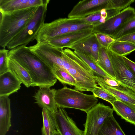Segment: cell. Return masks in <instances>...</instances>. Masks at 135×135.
Instances as JSON below:
<instances>
[{
  "label": "cell",
  "instance_id": "cell-12",
  "mask_svg": "<svg viewBox=\"0 0 135 135\" xmlns=\"http://www.w3.org/2000/svg\"><path fill=\"white\" fill-rule=\"evenodd\" d=\"M58 107L54 113L57 131L61 135H84V131L79 129L75 122L69 117L64 108Z\"/></svg>",
  "mask_w": 135,
  "mask_h": 135
},
{
  "label": "cell",
  "instance_id": "cell-2",
  "mask_svg": "<svg viewBox=\"0 0 135 135\" xmlns=\"http://www.w3.org/2000/svg\"><path fill=\"white\" fill-rule=\"evenodd\" d=\"M62 62L64 69L75 79L74 89L91 91L97 86L94 73L89 67L71 49H63Z\"/></svg>",
  "mask_w": 135,
  "mask_h": 135
},
{
  "label": "cell",
  "instance_id": "cell-21",
  "mask_svg": "<svg viewBox=\"0 0 135 135\" xmlns=\"http://www.w3.org/2000/svg\"><path fill=\"white\" fill-rule=\"evenodd\" d=\"M43 124L41 128L42 135H53L57 131L54 113L42 108Z\"/></svg>",
  "mask_w": 135,
  "mask_h": 135
},
{
  "label": "cell",
  "instance_id": "cell-34",
  "mask_svg": "<svg viewBox=\"0 0 135 135\" xmlns=\"http://www.w3.org/2000/svg\"><path fill=\"white\" fill-rule=\"evenodd\" d=\"M53 135H61L59 132L58 131L56 132Z\"/></svg>",
  "mask_w": 135,
  "mask_h": 135
},
{
  "label": "cell",
  "instance_id": "cell-4",
  "mask_svg": "<svg viewBox=\"0 0 135 135\" xmlns=\"http://www.w3.org/2000/svg\"><path fill=\"white\" fill-rule=\"evenodd\" d=\"M55 99L58 107L79 109L86 113L98 101L93 94H84L66 86L57 90Z\"/></svg>",
  "mask_w": 135,
  "mask_h": 135
},
{
  "label": "cell",
  "instance_id": "cell-6",
  "mask_svg": "<svg viewBox=\"0 0 135 135\" xmlns=\"http://www.w3.org/2000/svg\"><path fill=\"white\" fill-rule=\"evenodd\" d=\"M113 109L100 102L86 113L84 124V135H98V132L105 119L113 114Z\"/></svg>",
  "mask_w": 135,
  "mask_h": 135
},
{
  "label": "cell",
  "instance_id": "cell-7",
  "mask_svg": "<svg viewBox=\"0 0 135 135\" xmlns=\"http://www.w3.org/2000/svg\"><path fill=\"white\" fill-rule=\"evenodd\" d=\"M116 76V80L135 97V77L128 67L122 56L118 55L107 49Z\"/></svg>",
  "mask_w": 135,
  "mask_h": 135
},
{
  "label": "cell",
  "instance_id": "cell-19",
  "mask_svg": "<svg viewBox=\"0 0 135 135\" xmlns=\"http://www.w3.org/2000/svg\"><path fill=\"white\" fill-rule=\"evenodd\" d=\"M9 71L11 72L25 86H31L32 81L28 71L16 61L8 57Z\"/></svg>",
  "mask_w": 135,
  "mask_h": 135
},
{
  "label": "cell",
  "instance_id": "cell-18",
  "mask_svg": "<svg viewBox=\"0 0 135 135\" xmlns=\"http://www.w3.org/2000/svg\"><path fill=\"white\" fill-rule=\"evenodd\" d=\"M94 79L97 84L111 94L118 100L129 105L135 109V97L130 93L117 89L108 85L102 77L94 76Z\"/></svg>",
  "mask_w": 135,
  "mask_h": 135
},
{
  "label": "cell",
  "instance_id": "cell-22",
  "mask_svg": "<svg viewBox=\"0 0 135 135\" xmlns=\"http://www.w3.org/2000/svg\"><path fill=\"white\" fill-rule=\"evenodd\" d=\"M98 135H126L113 114L107 118L99 130Z\"/></svg>",
  "mask_w": 135,
  "mask_h": 135
},
{
  "label": "cell",
  "instance_id": "cell-31",
  "mask_svg": "<svg viewBox=\"0 0 135 135\" xmlns=\"http://www.w3.org/2000/svg\"><path fill=\"white\" fill-rule=\"evenodd\" d=\"M95 34L100 45L106 49H108L110 45L115 41L113 38L105 34L99 33Z\"/></svg>",
  "mask_w": 135,
  "mask_h": 135
},
{
  "label": "cell",
  "instance_id": "cell-23",
  "mask_svg": "<svg viewBox=\"0 0 135 135\" xmlns=\"http://www.w3.org/2000/svg\"><path fill=\"white\" fill-rule=\"evenodd\" d=\"M97 63L107 74L116 80L115 73L106 49L102 46L101 47L99 51L98 61Z\"/></svg>",
  "mask_w": 135,
  "mask_h": 135
},
{
  "label": "cell",
  "instance_id": "cell-28",
  "mask_svg": "<svg viewBox=\"0 0 135 135\" xmlns=\"http://www.w3.org/2000/svg\"><path fill=\"white\" fill-rule=\"evenodd\" d=\"M135 33V16L125 22L114 35L113 38L116 40L122 37Z\"/></svg>",
  "mask_w": 135,
  "mask_h": 135
},
{
  "label": "cell",
  "instance_id": "cell-15",
  "mask_svg": "<svg viewBox=\"0 0 135 135\" xmlns=\"http://www.w3.org/2000/svg\"><path fill=\"white\" fill-rule=\"evenodd\" d=\"M50 0H0V11L8 12L48 4Z\"/></svg>",
  "mask_w": 135,
  "mask_h": 135
},
{
  "label": "cell",
  "instance_id": "cell-26",
  "mask_svg": "<svg viewBox=\"0 0 135 135\" xmlns=\"http://www.w3.org/2000/svg\"><path fill=\"white\" fill-rule=\"evenodd\" d=\"M56 79L64 85L75 86L76 82L74 77L65 69L57 66L52 70Z\"/></svg>",
  "mask_w": 135,
  "mask_h": 135
},
{
  "label": "cell",
  "instance_id": "cell-32",
  "mask_svg": "<svg viewBox=\"0 0 135 135\" xmlns=\"http://www.w3.org/2000/svg\"><path fill=\"white\" fill-rule=\"evenodd\" d=\"M115 40L127 42L135 45V33L124 36Z\"/></svg>",
  "mask_w": 135,
  "mask_h": 135
},
{
  "label": "cell",
  "instance_id": "cell-30",
  "mask_svg": "<svg viewBox=\"0 0 135 135\" xmlns=\"http://www.w3.org/2000/svg\"><path fill=\"white\" fill-rule=\"evenodd\" d=\"M9 51L5 48L0 50V75L9 71L8 63Z\"/></svg>",
  "mask_w": 135,
  "mask_h": 135
},
{
  "label": "cell",
  "instance_id": "cell-33",
  "mask_svg": "<svg viewBox=\"0 0 135 135\" xmlns=\"http://www.w3.org/2000/svg\"><path fill=\"white\" fill-rule=\"evenodd\" d=\"M127 65L135 77V62L132 61L126 56H122Z\"/></svg>",
  "mask_w": 135,
  "mask_h": 135
},
{
  "label": "cell",
  "instance_id": "cell-11",
  "mask_svg": "<svg viewBox=\"0 0 135 135\" xmlns=\"http://www.w3.org/2000/svg\"><path fill=\"white\" fill-rule=\"evenodd\" d=\"M93 29H89L69 32L44 42L57 48L69 49L75 43L91 35L93 33Z\"/></svg>",
  "mask_w": 135,
  "mask_h": 135
},
{
  "label": "cell",
  "instance_id": "cell-17",
  "mask_svg": "<svg viewBox=\"0 0 135 135\" xmlns=\"http://www.w3.org/2000/svg\"><path fill=\"white\" fill-rule=\"evenodd\" d=\"M9 96H0V135H6L11 126V102Z\"/></svg>",
  "mask_w": 135,
  "mask_h": 135
},
{
  "label": "cell",
  "instance_id": "cell-24",
  "mask_svg": "<svg viewBox=\"0 0 135 135\" xmlns=\"http://www.w3.org/2000/svg\"><path fill=\"white\" fill-rule=\"evenodd\" d=\"M108 49L118 55L126 56L135 50V45L127 42L115 40Z\"/></svg>",
  "mask_w": 135,
  "mask_h": 135
},
{
  "label": "cell",
  "instance_id": "cell-10",
  "mask_svg": "<svg viewBox=\"0 0 135 135\" xmlns=\"http://www.w3.org/2000/svg\"><path fill=\"white\" fill-rule=\"evenodd\" d=\"M110 0H83L79 1L73 8L68 15L69 18L81 19L107 10Z\"/></svg>",
  "mask_w": 135,
  "mask_h": 135
},
{
  "label": "cell",
  "instance_id": "cell-3",
  "mask_svg": "<svg viewBox=\"0 0 135 135\" xmlns=\"http://www.w3.org/2000/svg\"><path fill=\"white\" fill-rule=\"evenodd\" d=\"M38 7L11 12L0 11L1 47L5 48L23 29L33 17Z\"/></svg>",
  "mask_w": 135,
  "mask_h": 135
},
{
  "label": "cell",
  "instance_id": "cell-5",
  "mask_svg": "<svg viewBox=\"0 0 135 135\" xmlns=\"http://www.w3.org/2000/svg\"><path fill=\"white\" fill-rule=\"evenodd\" d=\"M48 4L38 7L33 17L25 27L7 45V48L11 49L20 45H26L35 39L44 23Z\"/></svg>",
  "mask_w": 135,
  "mask_h": 135
},
{
  "label": "cell",
  "instance_id": "cell-13",
  "mask_svg": "<svg viewBox=\"0 0 135 135\" xmlns=\"http://www.w3.org/2000/svg\"><path fill=\"white\" fill-rule=\"evenodd\" d=\"M102 46L95 33L78 41L69 48L88 56L97 62L99 50Z\"/></svg>",
  "mask_w": 135,
  "mask_h": 135
},
{
  "label": "cell",
  "instance_id": "cell-14",
  "mask_svg": "<svg viewBox=\"0 0 135 135\" xmlns=\"http://www.w3.org/2000/svg\"><path fill=\"white\" fill-rule=\"evenodd\" d=\"M56 91L55 89L50 88H40L33 96L36 101L35 103L42 108L54 113H56L58 110L55 99Z\"/></svg>",
  "mask_w": 135,
  "mask_h": 135
},
{
  "label": "cell",
  "instance_id": "cell-25",
  "mask_svg": "<svg viewBox=\"0 0 135 135\" xmlns=\"http://www.w3.org/2000/svg\"><path fill=\"white\" fill-rule=\"evenodd\" d=\"M73 51L92 70L95 76L102 77L104 79L112 78L104 71L98 66L96 62L91 58L77 51L74 50Z\"/></svg>",
  "mask_w": 135,
  "mask_h": 135
},
{
  "label": "cell",
  "instance_id": "cell-16",
  "mask_svg": "<svg viewBox=\"0 0 135 135\" xmlns=\"http://www.w3.org/2000/svg\"><path fill=\"white\" fill-rule=\"evenodd\" d=\"M22 82L9 71L0 75V96L17 92Z\"/></svg>",
  "mask_w": 135,
  "mask_h": 135
},
{
  "label": "cell",
  "instance_id": "cell-29",
  "mask_svg": "<svg viewBox=\"0 0 135 135\" xmlns=\"http://www.w3.org/2000/svg\"><path fill=\"white\" fill-rule=\"evenodd\" d=\"M91 91L95 97L102 99L111 104L117 99L114 96L100 87L97 86Z\"/></svg>",
  "mask_w": 135,
  "mask_h": 135
},
{
  "label": "cell",
  "instance_id": "cell-20",
  "mask_svg": "<svg viewBox=\"0 0 135 135\" xmlns=\"http://www.w3.org/2000/svg\"><path fill=\"white\" fill-rule=\"evenodd\" d=\"M114 111L126 121L135 125V109L118 99L112 104Z\"/></svg>",
  "mask_w": 135,
  "mask_h": 135
},
{
  "label": "cell",
  "instance_id": "cell-1",
  "mask_svg": "<svg viewBox=\"0 0 135 135\" xmlns=\"http://www.w3.org/2000/svg\"><path fill=\"white\" fill-rule=\"evenodd\" d=\"M8 56L28 71L32 81L31 86L50 88L56 82L57 79L51 68L26 45L10 49Z\"/></svg>",
  "mask_w": 135,
  "mask_h": 135
},
{
  "label": "cell",
  "instance_id": "cell-9",
  "mask_svg": "<svg viewBox=\"0 0 135 135\" xmlns=\"http://www.w3.org/2000/svg\"><path fill=\"white\" fill-rule=\"evenodd\" d=\"M73 18H59L44 23L35 38L37 42L47 41L56 36L71 32Z\"/></svg>",
  "mask_w": 135,
  "mask_h": 135
},
{
  "label": "cell",
  "instance_id": "cell-27",
  "mask_svg": "<svg viewBox=\"0 0 135 135\" xmlns=\"http://www.w3.org/2000/svg\"><path fill=\"white\" fill-rule=\"evenodd\" d=\"M108 16V13L105 9H103L100 12L96 13L86 17L81 18L85 22L94 26L104 23Z\"/></svg>",
  "mask_w": 135,
  "mask_h": 135
},
{
  "label": "cell",
  "instance_id": "cell-8",
  "mask_svg": "<svg viewBox=\"0 0 135 135\" xmlns=\"http://www.w3.org/2000/svg\"><path fill=\"white\" fill-rule=\"evenodd\" d=\"M135 16L134 8L128 7L117 15L107 19L104 23L94 26L93 32L105 34L113 38L122 25Z\"/></svg>",
  "mask_w": 135,
  "mask_h": 135
}]
</instances>
